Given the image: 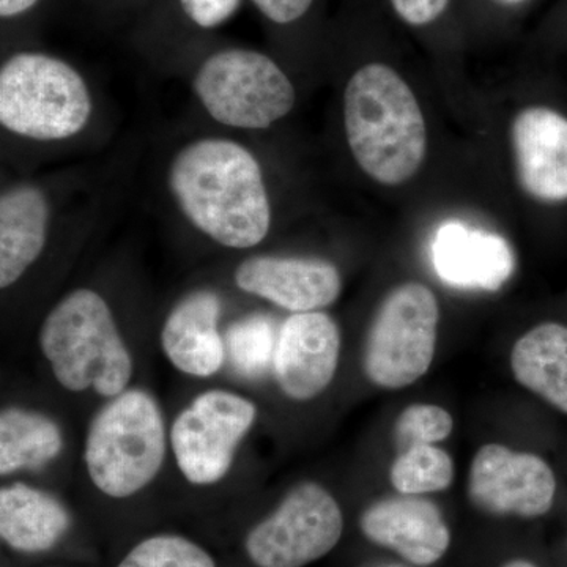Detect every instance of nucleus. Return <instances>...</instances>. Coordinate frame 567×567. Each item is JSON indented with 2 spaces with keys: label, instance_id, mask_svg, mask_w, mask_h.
<instances>
[{
  "label": "nucleus",
  "instance_id": "obj_7",
  "mask_svg": "<svg viewBox=\"0 0 567 567\" xmlns=\"http://www.w3.org/2000/svg\"><path fill=\"white\" fill-rule=\"evenodd\" d=\"M439 320V301L424 284L405 282L391 290L365 338L368 379L386 390L417 382L434 361Z\"/></svg>",
  "mask_w": 567,
  "mask_h": 567
},
{
  "label": "nucleus",
  "instance_id": "obj_28",
  "mask_svg": "<svg viewBox=\"0 0 567 567\" xmlns=\"http://www.w3.org/2000/svg\"><path fill=\"white\" fill-rule=\"evenodd\" d=\"M39 0H0V14L2 18H13L32 9Z\"/></svg>",
  "mask_w": 567,
  "mask_h": 567
},
{
  "label": "nucleus",
  "instance_id": "obj_24",
  "mask_svg": "<svg viewBox=\"0 0 567 567\" xmlns=\"http://www.w3.org/2000/svg\"><path fill=\"white\" fill-rule=\"evenodd\" d=\"M453 432V417L439 405L406 406L395 421V442L402 451L412 446L435 445Z\"/></svg>",
  "mask_w": 567,
  "mask_h": 567
},
{
  "label": "nucleus",
  "instance_id": "obj_22",
  "mask_svg": "<svg viewBox=\"0 0 567 567\" xmlns=\"http://www.w3.org/2000/svg\"><path fill=\"white\" fill-rule=\"evenodd\" d=\"M278 336L268 316L254 315L234 323L227 331V346L235 369L246 377L265 374L274 364Z\"/></svg>",
  "mask_w": 567,
  "mask_h": 567
},
{
  "label": "nucleus",
  "instance_id": "obj_9",
  "mask_svg": "<svg viewBox=\"0 0 567 567\" xmlns=\"http://www.w3.org/2000/svg\"><path fill=\"white\" fill-rule=\"evenodd\" d=\"M256 415L251 401L229 391L197 395L171 432L175 458L186 480L199 486L221 481Z\"/></svg>",
  "mask_w": 567,
  "mask_h": 567
},
{
  "label": "nucleus",
  "instance_id": "obj_27",
  "mask_svg": "<svg viewBox=\"0 0 567 567\" xmlns=\"http://www.w3.org/2000/svg\"><path fill=\"white\" fill-rule=\"evenodd\" d=\"M268 20L278 24H289L300 20L312 6V0H252Z\"/></svg>",
  "mask_w": 567,
  "mask_h": 567
},
{
  "label": "nucleus",
  "instance_id": "obj_3",
  "mask_svg": "<svg viewBox=\"0 0 567 567\" xmlns=\"http://www.w3.org/2000/svg\"><path fill=\"white\" fill-rule=\"evenodd\" d=\"M40 346L65 390L93 388L115 398L132 379V357L110 306L93 290H74L52 309L41 327Z\"/></svg>",
  "mask_w": 567,
  "mask_h": 567
},
{
  "label": "nucleus",
  "instance_id": "obj_2",
  "mask_svg": "<svg viewBox=\"0 0 567 567\" xmlns=\"http://www.w3.org/2000/svg\"><path fill=\"white\" fill-rule=\"evenodd\" d=\"M347 142L369 177L401 185L420 171L427 148L425 121L415 93L393 69L369 63L344 92Z\"/></svg>",
  "mask_w": 567,
  "mask_h": 567
},
{
  "label": "nucleus",
  "instance_id": "obj_4",
  "mask_svg": "<svg viewBox=\"0 0 567 567\" xmlns=\"http://www.w3.org/2000/svg\"><path fill=\"white\" fill-rule=\"evenodd\" d=\"M92 115V96L80 73L40 52L13 55L0 70V123L18 136L63 141Z\"/></svg>",
  "mask_w": 567,
  "mask_h": 567
},
{
  "label": "nucleus",
  "instance_id": "obj_23",
  "mask_svg": "<svg viewBox=\"0 0 567 567\" xmlns=\"http://www.w3.org/2000/svg\"><path fill=\"white\" fill-rule=\"evenodd\" d=\"M117 567H216L204 548L182 536H153L142 540Z\"/></svg>",
  "mask_w": 567,
  "mask_h": 567
},
{
  "label": "nucleus",
  "instance_id": "obj_18",
  "mask_svg": "<svg viewBox=\"0 0 567 567\" xmlns=\"http://www.w3.org/2000/svg\"><path fill=\"white\" fill-rule=\"evenodd\" d=\"M71 527L69 511L54 496L25 484L0 492V536L24 554L51 550Z\"/></svg>",
  "mask_w": 567,
  "mask_h": 567
},
{
  "label": "nucleus",
  "instance_id": "obj_29",
  "mask_svg": "<svg viewBox=\"0 0 567 567\" xmlns=\"http://www.w3.org/2000/svg\"><path fill=\"white\" fill-rule=\"evenodd\" d=\"M502 567H537L533 565L532 561H527V559H511V561L505 563Z\"/></svg>",
  "mask_w": 567,
  "mask_h": 567
},
{
  "label": "nucleus",
  "instance_id": "obj_30",
  "mask_svg": "<svg viewBox=\"0 0 567 567\" xmlns=\"http://www.w3.org/2000/svg\"><path fill=\"white\" fill-rule=\"evenodd\" d=\"M503 2H506V3H520V2H524V0H503Z\"/></svg>",
  "mask_w": 567,
  "mask_h": 567
},
{
  "label": "nucleus",
  "instance_id": "obj_1",
  "mask_svg": "<svg viewBox=\"0 0 567 567\" xmlns=\"http://www.w3.org/2000/svg\"><path fill=\"white\" fill-rule=\"evenodd\" d=\"M169 188L183 215L216 244L248 249L270 230L262 169L237 142L200 140L183 147L171 163Z\"/></svg>",
  "mask_w": 567,
  "mask_h": 567
},
{
  "label": "nucleus",
  "instance_id": "obj_15",
  "mask_svg": "<svg viewBox=\"0 0 567 567\" xmlns=\"http://www.w3.org/2000/svg\"><path fill=\"white\" fill-rule=\"evenodd\" d=\"M432 259L440 279L458 289L496 292L516 270L513 248L502 235L458 221L436 230Z\"/></svg>",
  "mask_w": 567,
  "mask_h": 567
},
{
  "label": "nucleus",
  "instance_id": "obj_20",
  "mask_svg": "<svg viewBox=\"0 0 567 567\" xmlns=\"http://www.w3.org/2000/svg\"><path fill=\"white\" fill-rule=\"evenodd\" d=\"M62 434L50 417L24 409H7L0 415V473L47 464L59 456Z\"/></svg>",
  "mask_w": 567,
  "mask_h": 567
},
{
  "label": "nucleus",
  "instance_id": "obj_12",
  "mask_svg": "<svg viewBox=\"0 0 567 567\" xmlns=\"http://www.w3.org/2000/svg\"><path fill=\"white\" fill-rule=\"evenodd\" d=\"M511 141L524 192L540 204H567V115L527 107L514 118Z\"/></svg>",
  "mask_w": 567,
  "mask_h": 567
},
{
  "label": "nucleus",
  "instance_id": "obj_5",
  "mask_svg": "<svg viewBox=\"0 0 567 567\" xmlns=\"http://www.w3.org/2000/svg\"><path fill=\"white\" fill-rule=\"evenodd\" d=\"M166 456L159 406L141 390L123 391L93 417L85 440L89 475L103 494L126 498L152 483Z\"/></svg>",
  "mask_w": 567,
  "mask_h": 567
},
{
  "label": "nucleus",
  "instance_id": "obj_17",
  "mask_svg": "<svg viewBox=\"0 0 567 567\" xmlns=\"http://www.w3.org/2000/svg\"><path fill=\"white\" fill-rule=\"evenodd\" d=\"M50 221L47 196L33 185L0 197V287L13 286L43 252Z\"/></svg>",
  "mask_w": 567,
  "mask_h": 567
},
{
  "label": "nucleus",
  "instance_id": "obj_11",
  "mask_svg": "<svg viewBox=\"0 0 567 567\" xmlns=\"http://www.w3.org/2000/svg\"><path fill=\"white\" fill-rule=\"evenodd\" d=\"M341 350L338 324L324 312H298L284 322L276 346V382L287 398L309 401L336 374Z\"/></svg>",
  "mask_w": 567,
  "mask_h": 567
},
{
  "label": "nucleus",
  "instance_id": "obj_19",
  "mask_svg": "<svg viewBox=\"0 0 567 567\" xmlns=\"http://www.w3.org/2000/svg\"><path fill=\"white\" fill-rule=\"evenodd\" d=\"M511 369L522 386L567 415V324L540 323L522 336Z\"/></svg>",
  "mask_w": 567,
  "mask_h": 567
},
{
  "label": "nucleus",
  "instance_id": "obj_14",
  "mask_svg": "<svg viewBox=\"0 0 567 567\" xmlns=\"http://www.w3.org/2000/svg\"><path fill=\"white\" fill-rule=\"evenodd\" d=\"M363 535L415 566H431L446 554L451 533L439 507L413 495L380 499L360 517Z\"/></svg>",
  "mask_w": 567,
  "mask_h": 567
},
{
  "label": "nucleus",
  "instance_id": "obj_26",
  "mask_svg": "<svg viewBox=\"0 0 567 567\" xmlns=\"http://www.w3.org/2000/svg\"><path fill=\"white\" fill-rule=\"evenodd\" d=\"M450 0H391L399 17L412 25L435 21L446 10Z\"/></svg>",
  "mask_w": 567,
  "mask_h": 567
},
{
  "label": "nucleus",
  "instance_id": "obj_21",
  "mask_svg": "<svg viewBox=\"0 0 567 567\" xmlns=\"http://www.w3.org/2000/svg\"><path fill=\"white\" fill-rule=\"evenodd\" d=\"M453 458L435 445L412 446L402 451L391 466L390 480L402 495L442 492L453 484Z\"/></svg>",
  "mask_w": 567,
  "mask_h": 567
},
{
  "label": "nucleus",
  "instance_id": "obj_13",
  "mask_svg": "<svg viewBox=\"0 0 567 567\" xmlns=\"http://www.w3.org/2000/svg\"><path fill=\"white\" fill-rule=\"evenodd\" d=\"M235 284L295 315L334 303L342 290L338 268L309 257H251L235 271Z\"/></svg>",
  "mask_w": 567,
  "mask_h": 567
},
{
  "label": "nucleus",
  "instance_id": "obj_8",
  "mask_svg": "<svg viewBox=\"0 0 567 567\" xmlns=\"http://www.w3.org/2000/svg\"><path fill=\"white\" fill-rule=\"evenodd\" d=\"M342 532L344 517L330 492L303 483L249 532L245 547L257 567H305L330 554Z\"/></svg>",
  "mask_w": 567,
  "mask_h": 567
},
{
  "label": "nucleus",
  "instance_id": "obj_16",
  "mask_svg": "<svg viewBox=\"0 0 567 567\" xmlns=\"http://www.w3.org/2000/svg\"><path fill=\"white\" fill-rule=\"evenodd\" d=\"M219 315L218 295L200 290L188 295L167 316L162 346L178 371L194 377H210L219 371L224 361Z\"/></svg>",
  "mask_w": 567,
  "mask_h": 567
},
{
  "label": "nucleus",
  "instance_id": "obj_10",
  "mask_svg": "<svg viewBox=\"0 0 567 567\" xmlns=\"http://www.w3.org/2000/svg\"><path fill=\"white\" fill-rule=\"evenodd\" d=\"M557 476L543 457L488 443L470 466L468 498L495 516L535 518L554 506Z\"/></svg>",
  "mask_w": 567,
  "mask_h": 567
},
{
  "label": "nucleus",
  "instance_id": "obj_6",
  "mask_svg": "<svg viewBox=\"0 0 567 567\" xmlns=\"http://www.w3.org/2000/svg\"><path fill=\"white\" fill-rule=\"evenodd\" d=\"M194 92L205 111L223 125L264 130L293 110L297 93L278 63L249 50L210 55L197 70Z\"/></svg>",
  "mask_w": 567,
  "mask_h": 567
},
{
  "label": "nucleus",
  "instance_id": "obj_25",
  "mask_svg": "<svg viewBox=\"0 0 567 567\" xmlns=\"http://www.w3.org/2000/svg\"><path fill=\"white\" fill-rule=\"evenodd\" d=\"M189 20L204 29L218 28L234 17L241 0H181Z\"/></svg>",
  "mask_w": 567,
  "mask_h": 567
}]
</instances>
